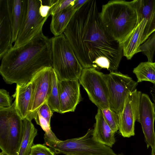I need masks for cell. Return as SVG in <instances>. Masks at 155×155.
<instances>
[{
  "label": "cell",
  "mask_w": 155,
  "mask_h": 155,
  "mask_svg": "<svg viewBox=\"0 0 155 155\" xmlns=\"http://www.w3.org/2000/svg\"><path fill=\"white\" fill-rule=\"evenodd\" d=\"M63 34L83 68L117 69L123 56L121 44L101 23L95 0H87L76 11Z\"/></svg>",
  "instance_id": "cell-1"
},
{
  "label": "cell",
  "mask_w": 155,
  "mask_h": 155,
  "mask_svg": "<svg viewBox=\"0 0 155 155\" xmlns=\"http://www.w3.org/2000/svg\"><path fill=\"white\" fill-rule=\"evenodd\" d=\"M48 67H52L51 39L42 33L27 43L8 51L2 58L0 73L7 84L22 85Z\"/></svg>",
  "instance_id": "cell-2"
},
{
  "label": "cell",
  "mask_w": 155,
  "mask_h": 155,
  "mask_svg": "<svg viewBox=\"0 0 155 155\" xmlns=\"http://www.w3.org/2000/svg\"><path fill=\"white\" fill-rule=\"evenodd\" d=\"M100 18L104 28L114 40L121 44L136 25L137 16L129 2L109 1L102 6Z\"/></svg>",
  "instance_id": "cell-3"
},
{
  "label": "cell",
  "mask_w": 155,
  "mask_h": 155,
  "mask_svg": "<svg viewBox=\"0 0 155 155\" xmlns=\"http://www.w3.org/2000/svg\"><path fill=\"white\" fill-rule=\"evenodd\" d=\"M52 67L59 81L79 80L83 68L64 34L50 38Z\"/></svg>",
  "instance_id": "cell-4"
},
{
  "label": "cell",
  "mask_w": 155,
  "mask_h": 155,
  "mask_svg": "<svg viewBox=\"0 0 155 155\" xmlns=\"http://www.w3.org/2000/svg\"><path fill=\"white\" fill-rule=\"evenodd\" d=\"M12 104L0 108V148L6 155H18L23 137V120Z\"/></svg>",
  "instance_id": "cell-5"
},
{
  "label": "cell",
  "mask_w": 155,
  "mask_h": 155,
  "mask_svg": "<svg viewBox=\"0 0 155 155\" xmlns=\"http://www.w3.org/2000/svg\"><path fill=\"white\" fill-rule=\"evenodd\" d=\"M93 129H89L83 136L55 142L44 137L45 144L56 154L117 155L110 147L97 141L93 136Z\"/></svg>",
  "instance_id": "cell-6"
},
{
  "label": "cell",
  "mask_w": 155,
  "mask_h": 155,
  "mask_svg": "<svg viewBox=\"0 0 155 155\" xmlns=\"http://www.w3.org/2000/svg\"><path fill=\"white\" fill-rule=\"evenodd\" d=\"M79 81L89 99L98 108H109L106 74L94 68H84Z\"/></svg>",
  "instance_id": "cell-7"
},
{
  "label": "cell",
  "mask_w": 155,
  "mask_h": 155,
  "mask_svg": "<svg viewBox=\"0 0 155 155\" xmlns=\"http://www.w3.org/2000/svg\"><path fill=\"white\" fill-rule=\"evenodd\" d=\"M109 108L119 114L123 110L125 100L134 90L138 83L127 75L116 71L106 74Z\"/></svg>",
  "instance_id": "cell-8"
},
{
  "label": "cell",
  "mask_w": 155,
  "mask_h": 155,
  "mask_svg": "<svg viewBox=\"0 0 155 155\" xmlns=\"http://www.w3.org/2000/svg\"><path fill=\"white\" fill-rule=\"evenodd\" d=\"M42 1L28 0L26 12L13 47L24 45L42 33L43 26L48 18L42 17L39 13Z\"/></svg>",
  "instance_id": "cell-9"
},
{
  "label": "cell",
  "mask_w": 155,
  "mask_h": 155,
  "mask_svg": "<svg viewBox=\"0 0 155 155\" xmlns=\"http://www.w3.org/2000/svg\"><path fill=\"white\" fill-rule=\"evenodd\" d=\"M53 71L52 67L44 68L37 72L30 81L32 91L28 119L30 120L34 119L39 109L47 101L51 90Z\"/></svg>",
  "instance_id": "cell-10"
},
{
  "label": "cell",
  "mask_w": 155,
  "mask_h": 155,
  "mask_svg": "<svg viewBox=\"0 0 155 155\" xmlns=\"http://www.w3.org/2000/svg\"><path fill=\"white\" fill-rule=\"evenodd\" d=\"M142 94L137 89L131 92L126 98L123 110L119 114L118 130L124 137H130L135 134V123L139 118Z\"/></svg>",
  "instance_id": "cell-11"
},
{
  "label": "cell",
  "mask_w": 155,
  "mask_h": 155,
  "mask_svg": "<svg viewBox=\"0 0 155 155\" xmlns=\"http://www.w3.org/2000/svg\"><path fill=\"white\" fill-rule=\"evenodd\" d=\"M155 105L147 94L142 93L137 121L141 124L147 148L150 147L152 148L155 145Z\"/></svg>",
  "instance_id": "cell-12"
},
{
  "label": "cell",
  "mask_w": 155,
  "mask_h": 155,
  "mask_svg": "<svg viewBox=\"0 0 155 155\" xmlns=\"http://www.w3.org/2000/svg\"><path fill=\"white\" fill-rule=\"evenodd\" d=\"M60 113L74 112L81 100L79 80H58Z\"/></svg>",
  "instance_id": "cell-13"
},
{
  "label": "cell",
  "mask_w": 155,
  "mask_h": 155,
  "mask_svg": "<svg viewBox=\"0 0 155 155\" xmlns=\"http://www.w3.org/2000/svg\"><path fill=\"white\" fill-rule=\"evenodd\" d=\"M129 2L136 13L137 25L143 18L147 21L141 38V45L155 31V0H135Z\"/></svg>",
  "instance_id": "cell-14"
},
{
  "label": "cell",
  "mask_w": 155,
  "mask_h": 155,
  "mask_svg": "<svg viewBox=\"0 0 155 155\" xmlns=\"http://www.w3.org/2000/svg\"><path fill=\"white\" fill-rule=\"evenodd\" d=\"M12 31L7 0H0V58L12 48Z\"/></svg>",
  "instance_id": "cell-15"
},
{
  "label": "cell",
  "mask_w": 155,
  "mask_h": 155,
  "mask_svg": "<svg viewBox=\"0 0 155 155\" xmlns=\"http://www.w3.org/2000/svg\"><path fill=\"white\" fill-rule=\"evenodd\" d=\"M8 15L12 31V43L16 41L25 15L28 0H7Z\"/></svg>",
  "instance_id": "cell-16"
},
{
  "label": "cell",
  "mask_w": 155,
  "mask_h": 155,
  "mask_svg": "<svg viewBox=\"0 0 155 155\" xmlns=\"http://www.w3.org/2000/svg\"><path fill=\"white\" fill-rule=\"evenodd\" d=\"M32 91L30 81L24 84H17L15 91L12 96L15 98V109L22 120L29 117Z\"/></svg>",
  "instance_id": "cell-17"
},
{
  "label": "cell",
  "mask_w": 155,
  "mask_h": 155,
  "mask_svg": "<svg viewBox=\"0 0 155 155\" xmlns=\"http://www.w3.org/2000/svg\"><path fill=\"white\" fill-rule=\"evenodd\" d=\"M93 136L98 142L110 148L115 142L114 133L105 120L101 109L98 108L95 117Z\"/></svg>",
  "instance_id": "cell-18"
},
{
  "label": "cell",
  "mask_w": 155,
  "mask_h": 155,
  "mask_svg": "<svg viewBox=\"0 0 155 155\" xmlns=\"http://www.w3.org/2000/svg\"><path fill=\"white\" fill-rule=\"evenodd\" d=\"M147 23V21L143 19L121 44L123 56L127 59H131L135 54L138 53V48L141 45V38Z\"/></svg>",
  "instance_id": "cell-19"
},
{
  "label": "cell",
  "mask_w": 155,
  "mask_h": 155,
  "mask_svg": "<svg viewBox=\"0 0 155 155\" xmlns=\"http://www.w3.org/2000/svg\"><path fill=\"white\" fill-rule=\"evenodd\" d=\"M77 11L71 6L52 16L50 28L54 36L63 34Z\"/></svg>",
  "instance_id": "cell-20"
},
{
  "label": "cell",
  "mask_w": 155,
  "mask_h": 155,
  "mask_svg": "<svg viewBox=\"0 0 155 155\" xmlns=\"http://www.w3.org/2000/svg\"><path fill=\"white\" fill-rule=\"evenodd\" d=\"M23 137L18 155H29L35 137L37 135V130L31 121L23 120Z\"/></svg>",
  "instance_id": "cell-21"
},
{
  "label": "cell",
  "mask_w": 155,
  "mask_h": 155,
  "mask_svg": "<svg viewBox=\"0 0 155 155\" xmlns=\"http://www.w3.org/2000/svg\"><path fill=\"white\" fill-rule=\"evenodd\" d=\"M133 72L137 78L138 83L147 81L155 84V62H141Z\"/></svg>",
  "instance_id": "cell-22"
},
{
  "label": "cell",
  "mask_w": 155,
  "mask_h": 155,
  "mask_svg": "<svg viewBox=\"0 0 155 155\" xmlns=\"http://www.w3.org/2000/svg\"><path fill=\"white\" fill-rule=\"evenodd\" d=\"M58 82L56 74L53 69L51 90L47 102L54 112H56L59 113L60 105Z\"/></svg>",
  "instance_id": "cell-23"
},
{
  "label": "cell",
  "mask_w": 155,
  "mask_h": 155,
  "mask_svg": "<svg viewBox=\"0 0 155 155\" xmlns=\"http://www.w3.org/2000/svg\"><path fill=\"white\" fill-rule=\"evenodd\" d=\"M140 52L147 57L148 61L153 62L155 52V33L152 34L140 46L138 53Z\"/></svg>",
  "instance_id": "cell-24"
},
{
  "label": "cell",
  "mask_w": 155,
  "mask_h": 155,
  "mask_svg": "<svg viewBox=\"0 0 155 155\" xmlns=\"http://www.w3.org/2000/svg\"><path fill=\"white\" fill-rule=\"evenodd\" d=\"M101 110L105 120L115 133L119 130V114L110 108H104Z\"/></svg>",
  "instance_id": "cell-25"
},
{
  "label": "cell",
  "mask_w": 155,
  "mask_h": 155,
  "mask_svg": "<svg viewBox=\"0 0 155 155\" xmlns=\"http://www.w3.org/2000/svg\"><path fill=\"white\" fill-rule=\"evenodd\" d=\"M75 0H49L48 4L51 6V15H54L71 6Z\"/></svg>",
  "instance_id": "cell-26"
},
{
  "label": "cell",
  "mask_w": 155,
  "mask_h": 155,
  "mask_svg": "<svg viewBox=\"0 0 155 155\" xmlns=\"http://www.w3.org/2000/svg\"><path fill=\"white\" fill-rule=\"evenodd\" d=\"M29 155H55L54 152L44 145L33 144Z\"/></svg>",
  "instance_id": "cell-27"
},
{
  "label": "cell",
  "mask_w": 155,
  "mask_h": 155,
  "mask_svg": "<svg viewBox=\"0 0 155 155\" xmlns=\"http://www.w3.org/2000/svg\"><path fill=\"white\" fill-rule=\"evenodd\" d=\"M53 112L46 102L39 109L36 115L39 116L45 119L50 124L51 119Z\"/></svg>",
  "instance_id": "cell-28"
},
{
  "label": "cell",
  "mask_w": 155,
  "mask_h": 155,
  "mask_svg": "<svg viewBox=\"0 0 155 155\" xmlns=\"http://www.w3.org/2000/svg\"><path fill=\"white\" fill-rule=\"evenodd\" d=\"M12 99L9 93L5 90H0V108H6L11 107Z\"/></svg>",
  "instance_id": "cell-29"
},
{
  "label": "cell",
  "mask_w": 155,
  "mask_h": 155,
  "mask_svg": "<svg viewBox=\"0 0 155 155\" xmlns=\"http://www.w3.org/2000/svg\"><path fill=\"white\" fill-rule=\"evenodd\" d=\"M51 6L48 4V0H42L39 9L41 16L43 18H48L51 15Z\"/></svg>",
  "instance_id": "cell-30"
},
{
  "label": "cell",
  "mask_w": 155,
  "mask_h": 155,
  "mask_svg": "<svg viewBox=\"0 0 155 155\" xmlns=\"http://www.w3.org/2000/svg\"><path fill=\"white\" fill-rule=\"evenodd\" d=\"M87 0H75L73 7L76 10H78L87 1Z\"/></svg>",
  "instance_id": "cell-31"
},
{
  "label": "cell",
  "mask_w": 155,
  "mask_h": 155,
  "mask_svg": "<svg viewBox=\"0 0 155 155\" xmlns=\"http://www.w3.org/2000/svg\"><path fill=\"white\" fill-rule=\"evenodd\" d=\"M151 149L152 151L151 155H155V145Z\"/></svg>",
  "instance_id": "cell-32"
},
{
  "label": "cell",
  "mask_w": 155,
  "mask_h": 155,
  "mask_svg": "<svg viewBox=\"0 0 155 155\" xmlns=\"http://www.w3.org/2000/svg\"><path fill=\"white\" fill-rule=\"evenodd\" d=\"M69 155H90V154H73Z\"/></svg>",
  "instance_id": "cell-33"
},
{
  "label": "cell",
  "mask_w": 155,
  "mask_h": 155,
  "mask_svg": "<svg viewBox=\"0 0 155 155\" xmlns=\"http://www.w3.org/2000/svg\"><path fill=\"white\" fill-rule=\"evenodd\" d=\"M0 155H6L2 151L0 153Z\"/></svg>",
  "instance_id": "cell-34"
},
{
  "label": "cell",
  "mask_w": 155,
  "mask_h": 155,
  "mask_svg": "<svg viewBox=\"0 0 155 155\" xmlns=\"http://www.w3.org/2000/svg\"><path fill=\"white\" fill-rule=\"evenodd\" d=\"M154 104H155V101H154Z\"/></svg>",
  "instance_id": "cell-35"
}]
</instances>
